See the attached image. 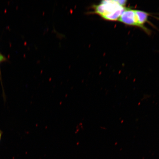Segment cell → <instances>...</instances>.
Wrapping results in <instances>:
<instances>
[{
    "mask_svg": "<svg viewBox=\"0 0 159 159\" xmlns=\"http://www.w3.org/2000/svg\"><path fill=\"white\" fill-rule=\"evenodd\" d=\"M126 7H123L118 0H105L93 6L92 13L107 21H118Z\"/></svg>",
    "mask_w": 159,
    "mask_h": 159,
    "instance_id": "6da1fadb",
    "label": "cell"
},
{
    "mask_svg": "<svg viewBox=\"0 0 159 159\" xmlns=\"http://www.w3.org/2000/svg\"><path fill=\"white\" fill-rule=\"evenodd\" d=\"M118 21L125 25L140 28L135 10L126 8Z\"/></svg>",
    "mask_w": 159,
    "mask_h": 159,
    "instance_id": "7a4b0ae2",
    "label": "cell"
},
{
    "mask_svg": "<svg viewBox=\"0 0 159 159\" xmlns=\"http://www.w3.org/2000/svg\"><path fill=\"white\" fill-rule=\"evenodd\" d=\"M135 11L138 17L139 22L141 28L144 30L145 31L148 32V30L145 27L144 25L148 21L149 14L146 11L140 10H135Z\"/></svg>",
    "mask_w": 159,
    "mask_h": 159,
    "instance_id": "3957f363",
    "label": "cell"
},
{
    "mask_svg": "<svg viewBox=\"0 0 159 159\" xmlns=\"http://www.w3.org/2000/svg\"><path fill=\"white\" fill-rule=\"evenodd\" d=\"M5 60L6 58H5V57L2 55L1 53H0V63H1V62H2V61H5ZM0 78H1V69H0Z\"/></svg>",
    "mask_w": 159,
    "mask_h": 159,
    "instance_id": "277c9868",
    "label": "cell"
},
{
    "mask_svg": "<svg viewBox=\"0 0 159 159\" xmlns=\"http://www.w3.org/2000/svg\"><path fill=\"white\" fill-rule=\"evenodd\" d=\"M3 134V132L1 130H0V141L1 140L2 135Z\"/></svg>",
    "mask_w": 159,
    "mask_h": 159,
    "instance_id": "5b68a950",
    "label": "cell"
}]
</instances>
